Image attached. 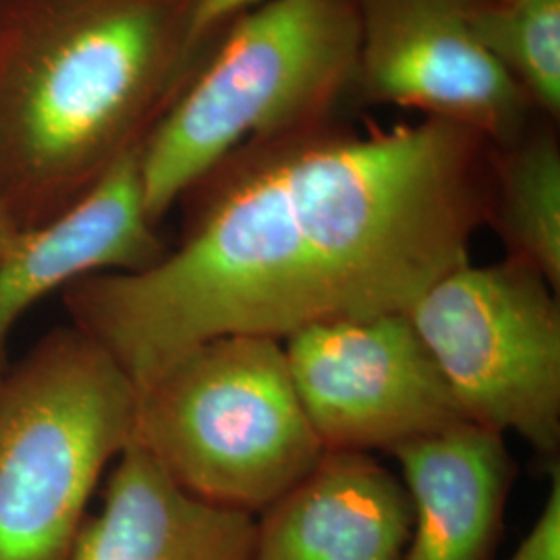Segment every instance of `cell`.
<instances>
[{"label": "cell", "instance_id": "obj_1", "mask_svg": "<svg viewBox=\"0 0 560 560\" xmlns=\"http://www.w3.org/2000/svg\"><path fill=\"white\" fill-rule=\"evenodd\" d=\"M492 154L441 119L376 131L328 120L247 143L194 187L177 249L78 280L65 305L138 390L206 340L407 312L469 261L490 221Z\"/></svg>", "mask_w": 560, "mask_h": 560}, {"label": "cell", "instance_id": "obj_2", "mask_svg": "<svg viewBox=\"0 0 560 560\" xmlns=\"http://www.w3.org/2000/svg\"><path fill=\"white\" fill-rule=\"evenodd\" d=\"M191 0H55L0 62V200L20 229L81 198L189 59Z\"/></svg>", "mask_w": 560, "mask_h": 560}, {"label": "cell", "instance_id": "obj_3", "mask_svg": "<svg viewBox=\"0 0 560 560\" xmlns=\"http://www.w3.org/2000/svg\"><path fill=\"white\" fill-rule=\"evenodd\" d=\"M358 0H266L222 34L140 143L143 203L162 217L240 148L332 120L351 98Z\"/></svg>", "mask_w": 560, "mask_h": 560}, {"label": "cell", "instance_id": "obj_4", "mask_svg": "<svg viewBox=\"0 0 560 560\" xmlns=\"http://www.w3.org/2000/svg\"><path fill=\"white\" fill-rule=\"evenodd\" d=\"M136 416V384L75 326L0 374V560L71 559Z\"/></svg>", "mask_w": 560, "mask_h": 560}, {"label": "cell", "instance_id": "obj_5", "mask_svg": "<svg viewBox=\"0 0 560 560\" xmlns=\"http://www.w3.org/2000/svg\"><path fill=\"white\" fill-rule=\"evenodd\" d=\"M133 441L194 497L261 513L326 453L307 420L282 340H206L138 390Z\"/></svg>", "mask_w": 560, "mask_h": 560}, {"label": "cell", "instance_id": "obj_6", "mask_svg": "<svg viewBox=\"0 0 560 560\" xmlns=\"http://www.w3.org/2000/svg\"><path fill=\"white\" fill-rule=\"evenodd\" d=\"M407 316L463 421L515 432L546 459L559 455L560 303L544 277L511 258L465 261Z\"/></svg>", "mask_w": 560, "mask_h": 560}, {"label": "cell", "instance_id": "obj_7", "mask_svg": "<svg viewBox=\"0 0 560 560\" xmlns=\"http://www.w3.org/2000/svg\"><path fill=\"white\" fill-rule=\"evenodd\" d=\"M282 351L324 451L395 453L463 421L407 312L314 324Z\"/></svg>", "mask_w": 560, "mask_h": 560}, {"label": "cell", "instance_id": "obj_8", "mask_svg": "<svg viewBox=\"0 0 560 560\" xmlns=\"http://www.w3.org/2000/svg\"><path fill=\"white\" fill-rule=\"evenodd\" d=\"M480 0H358L360 52L351 98L467 127L494 148L527 131L532 104L483 48Z\"/></svg>", "mask_w": 560, "mask_h": 560}, {"label": "cell", "instance_id": "obj_9", "mask_svg": "<svg viewBox=\"0 0 560 560\" xmlns=\"http://www.w3.org/2000/svg\"><path fill=\"white\" fill-rule=\"evenodd\" d=\"M140 143L59 214L21 229L0 260V374L13 326L38 301L101 270L140 272L164 256L143 203Z\"/></svg>", "mask_w": 560, "mask_h": 560}, {"label": "cell", "instance_id": "obj_10", "mask_svg": "<svg viewBox=\"0 0 560 560\" xmlns=\"http://www.w3.org/2000/svg\"><path fill=\"white\" fill-rule=\"evenodd\" d=\"M256 521V560H402L413 506L370 453L326 451Z\"/></svg>", "mask_w": 560, "mask_h": 560}, {"label": "cell", "instance_id": "obj_11", "mask_svg": "<svg viewBox=\"0 0 560 560\" xmlns=\"http://www.w3.org/2000/svg\"><path fill=\"white\" fill-rule=\"evenodd\" d=\"M69 560H256V520L194 497L131 441Z\"/></svg>", "mask_w": 560, "mask_h": 560}, {"label": "cell", "instance_id": "obj_12", "mask_svg": "<svg viewBox=\"0 0 560 560\" xmlns=\"http://www.w3.org/2000/svg\"><path fill=\"white\" fill-rule=\"evenodd\" d=\"M413 506L402 560H492L515 460L504 436L460 421L390 453Z\"/></svg>", "mask_w": 560, "mask_h": 560}, {"label": "cell", "instance_id": "obj_13", "mask_svg": "<svg viewBox=\"0 0 560 560\" xmlns=\"http://www.w3.org/2000/svg\"><path fill=\"white\" fill-rule=\"evenodd\" d=\"M506 258L536 270L560 289V145L552 131H525L494 148L492 208Z\"/></svg>", "mask_w": 560, "mask_h": 560}, {"label": "cell", "instance_id": "obj_14", "mask_svg": "<svg viewBox=\"0 0 560 560\" xmlns=\"http://www.w3.org/2000/svg\"><path fill=\"white\" fill-rule=\"evenodd\" d=\"M476 34L532 108L560 113V0H480Z\"/></svg>", "mask_w": 560, "mask_h": 560}, {"label": "cell", "instance_id": "obj_15", "mask_svg": "<svg viewBox=\"0 0 560 560\" xmlns=\"http://www.w3.org/2000/svg\"><path fill=\"white\" fill-rule=\"evenodd\" d=\"M266 0H191L187 13L185 46L191 55L212 36H221L231 25L256 11Z\"/></svg>", "mask_w": 560, "mask_h": 560}, {"label": "cell", "instance_id": "obj_16", "mask_svg": "<svg viewBox=\"0 0 560 560\" xmlns=\"http://www.w3.org/2000/svg\"><path fill=\"white\" fill-rule=\"evenodd\" d=\"M550 469V490L534 527L509 560H560V469Z\"/></svg>", "mask_w": 560, "mask_h": 560}, {"label": "cell", "instance_id": "obj_17", "mask_svg": "<svg viewBox=\"0 0 560 560\" xmlns=\"http://www.w3.org/2000/svg\"><path fill=\"white\" fill-rule=\"evenodd\" d=\"M20 231V224L11 217L4 201L0 200V260L11 249V245H13V241L18 240Z\"/></svg>", "mask_w": 560, "mask_h": 560}]
</instances>
